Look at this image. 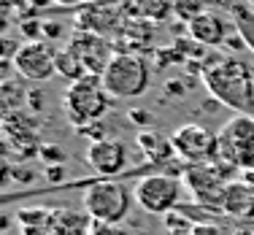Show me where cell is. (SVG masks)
Listing matches in <instances>:
<instances>
[{
	"label": "cell",
	"instance_id": "obj_9",
	"mask_svg": "<svg viewBox=\"0 0 254 235\" xmlns=\"http://www.w3.org/2000/svg\"><path fill=\"white\" fill-rule=\"evenodd\" d=\"M184 184L190 186V192L195 195L197 206L203 211H222L225 203L227 184L219 173L214 171V165H195L184 171Z\"/></svg>",
	"mask_w": 254,
	"mask_h": 235
},
{
	"label": "cell",
	"instance_id": "obj_8",
	"mask_svg": "<svg viewBox=\"0 0 254 235\" xmlns=\"http://www.w3.org/2000/svg\"><path fill=\"white\" fill-rule=\"evenodd\" d=\"M14 68L27 81H46L57 76V49L49 41H27L16 52Z\"/></svg>",
	"mask_w": 254,
	"mask_h": 235
},
{
	"label": "cell",
	"instance_id": "obj_22",
	"mask_svg": "<svg viewBox=\"0 0 254 235\" xmlns=\"http://www.w3.org/2000/svg\"><path fill=\"white\" fill-rule=\"evenodd\" d=\"M127 119L135 122V124H141V127H149V124H152V114L143 111V108H132V111L127 114Z\"/></svg>",
	"mask_w": 254,
	"mask_h": 235
},
{
	"label": "cell",
	"instance_id": "obj_12",
	"mask_svg": "<svg viewBox=\"0 0 254 235\" xmlns=\"http://www.w3.org/2000/svg\"><path fill=\"white\" fill-rule=\"evenodd\" d=\"M190 38L200 46H222L227 41V25L216 11H203L190 22Z\"/></svg>",
	"mask_w": 254,
	"mask_h": 235
},
{
	"label": "cell",
	"instance_id": "obj_10",
	"mask_svg": "<svg viewBox=\"0 0 254 235\" xmlns=\"http://www.w3.org/2000/svg\"><path fill=\"white\" fill-rule=\"evenodd\" d=\"M84 160L89 162V168H92L98 176H117V173L125 171L127 165V149L125 143L119 141V138H100V141H92L87 146V152H84Z\"/></svg>",
	"mask_w": 254,
	"mask_h": 235
},
{
	"label": "cell",
	"instance_id": "obj_24",
	"mask_svg": "<svg viewBox=\"0 0 254 235\" xmlns=\"http://www.w3.org/2000/svg\"><path fill=\"white\" fill-rule=\"evenodd\" d=\"M195 235H230L219 225H195Z\"/></svg>",
	"mask_w": 254,
	"mask_h": 235
},
{
	"label": "cell",
	"instance_id": "obj_15",
	"mask_svg": "<svg viewBox=\"0 0 254 235\" xmlns=\"http://www.w3.org/2000/svg\"><path fill=\"white\" fill-rule=\"evenodd\" d=\"M57 73L70 78V81H78L81 76H87V65H84L81 54H78L70 44L57 52Z\"/></svg>",
	"mask_w": 254,
	"mask_h": 235
},
{
	"label": "cell",
	"instance_id": "obj_2",
	"mask_svg": "<svg viewBox=\"0 0 254 235\" xmlns=\"http://www.w3.org/2000/svg\"><path fill=\"white\" fill-rule=\"evenodd\" d=\"M103 87L111 98L117 100H130V98H141L152 84V70L149 62L141 54L132 52H117L111 54V62L103 70Z\"/></svg>",
	"mask_w": 254,
	"mask_h": 235
},
{
	"label": "cell",
	"instance_id": "obj_20",
	"mask_svg": "<svg viewBox=\"0 0 254 235\" xmlns=\"http://www.w3.org/2000/svg\"><path fill=\"white\" fill-rule=\"evenodd\" d=\"M41 157H44L46 165H65V152L54 143H44L41 146Z\"/></svg>",
	"mask_w": 254,
	"mask_h": 235
},
{
	"label": "cell",
	"instance_id": "obj_17",
	"mask_svg": "<svg viewBox=\"0 0 254 235\" xmlns=\"http://www.w3.org/2000/svg\"><path fill=\"white\" fill-rule=\"evenodd\" d=\"M173 11L190 25L197 14H203V5L197 3V0H173Z\"/></svg>",
	"mask_w": 254,
	"mask_h": 235
},
{
	"label": "cell",
	"instance_id": "obj_1",
	"mask_svg": "<svg viewBox=\"0 0 254 235\" xmlns=\"http://www.w3.org/2000/svg\"><path fill=\"white\" fill-rule=\"evenodd\" d=\"M200 76L211 98L238 114H254V78L252 65L233 54H208L203 57Z\"/></svg>",
	"mask_w": 254,
	"mask_h": 235
},
{
	"label": "cell",
	"instance_id": "obj_30",
	"mask_svg": "<svg viewBox=\"0 0 254 235\" xmlns=\"http://www.w3.org/2000/svg\"><path fill=\"white\" fill-rule=\"evenodd\" d=\"M54 3H60V5H78V3H84V0H54Z\"/></svg>",
	"mask_w": 254,
	"mask_h": 235
},
{
	"label": "cell",
	"instance_id": "obj_18",
	"mask_svg": "<svg viewBox=\"0 0 254 235\" xmlns=\"http://www.w3.org/2000/svg\"><path fill=\"white\" fill-rule=\"evenodd\" d=\"M49 216H52L49 208H22L19 214H16V219H19L22 227H27V225H38V222L49 219Z\"/></svg>",
	"mask_w": 254,
	"mask_h": 235
},
{
	"label": "cell",
	"instance_id": "obj_21",
	"mask_svg": "<svg viewBox=\"0 0 254 235\" xmlns=\"http://www.w3.org/2000/svg\"><path fill=\"white\" fill-rule=\"evenodd\" d=\"M89 235H130V233L119 225H95L92 230H89Z\"/></svg>",
	"mask_w": 254,
	"mask_h": 235
},
{
	"label": "cell",
	"instance_id": "obj_33",
	"mask_svg": "<svg viewBox=\"0 0 254 235\" xmlns=\"http://www.w3.org/2000/svg\"><path fill=\"white\" fill-rule=\"evenodd\" d=\"M252 78H254V65H252Z\"/></svg>",
	"mask_w": 254,
	"mask_h": 235
},
{
	"label": "cell",
	"instance_id": "obj_23",
	"mask_svg": "<svg viewBox=\"0 0 254 235\" xmlns=\"http://www.w3.org/2000/svg\"><path fill=\"white\" fill-rule=\"evenodd\" d=\"M22 49V44H16L14 38H8V35H5L3 38V57L5 59H11V62H14V57H16V52Z\"/></svg>",
	"mask_w": 254,
	"mask_h": 235
},
{
	"label": "cell",
	"instance_id": "obj_11",
	"mask_svg": "<svg viewBox=\"0 0 254 235\" xmlns=\"http://www.w3.org/2000/svg\"><path fill=\"white\" fill-rule=\"evenodd\" d=\"M222 214L233 216L238 222H252L254 219V184L244 181H230L225 192V203H222Z\"/></svg>",
	"mask_w": 254,
	"mask_h": 235
},
{
	"label": "cell",
	"instance_id": "obj_25",
	"mask_svg": "<svg viewBox=\"0 0 254 235\" xmlns=\"http://www.w3.org/2000/svg\"><path fill=\"white\" fill-rule=\"evenodd\" d=\"M44 33H46V38H49V41H54V38L63 35V27H60L57 22H44Z\"/></svg>",
	"mask_w": 254,
	"mask_h": 235
},
{
	"label": "cell",
	"instance_id": "obj_7",
	"mask_svg": "<svg viewBox=\"0 0 254 235\" xmlns=\"http://www.w3.org/2000/svg\"><path fill=\"white\" fill-rule=\"evenodd\" d=\"M173 152L179 160L192 162V165H205L208 160L216 157V135L203 124H181V127L171 135Z\"/></svg>",
	"mask_w": 254,
	"mask_h": 235
},
{
	"label": "cell",
	"instance_id": "obj_32",
	"mask_svg": "<svg viewBox=\"0 0 254 235\" xmlns=\"http://www.w3.org/2000/svg\"><path fill=\"white\" fill-rule=\"evenodd\" d=\"M235 235H254V230H238Z\"/></svg>",
	"mask_w": 254,
	"mask_h": 235
},
{
	"label": "cell",
	"instance_id": "obj_5",
	"mask_svg": "<svg viewBox=\"0 0 254 235\" xmlns=\"http://www.w3.org/2000/svg\"><path fill=\"white\" fill-rule=\"evenodd\" d=\"M214 160L230 162L238 171H254V117L235 114L219 130Z\"/></svg>",
	"mask_w": 254,
	"mask_h": 235
},
{
	"label": "cell",
	"instance_id": "obj_27",
	"mask_svg": "<svg viewBox=\"0 0 254 235\" xmlns=\"http://www.w3.org/2000/svg\"><path fill=\"white\" fill-rule=\"evenodd\" d=\"M63 176H65V165H49V171H46V178H49V181H60Z\"/></svg>",
	"mask_w": 254,
	"mask_h": 235
},
{
	"label": "cell",
	"instance_id": "obj_26",
	"mask_svg": "<svg viewBox=\"0 0 254 235\" xmlns=\"http://www.w3.org/2000/svg\"><path fill=\"white\" fill-rule=\"evenodd\" d=\"M165 92H168V95H176V98H181V95H184L187 89H184V84H181V81H173V78H171V81L165 84Z\"/></svg>",
	"mask_w": 254,
	"mask_h": 235
},
{
	"label": "cell",
	"instance_id": "obj_14",
	"mask_svg": "<svg viewBox=\"0 0 254 235\" xmlns=\"http://www.w3.org/2000/svg\"><path fill=\"white\" fill-rule=\"evenodd\" d=\"M52 219L57 225L60 235H89V230L95 227L87 211H73V208H52Z\"/></svg>",
	"mask_w": 254,
	"mask_h": 235
},
{
	"label": "cell",
	"instance_id": "obj_3",
	"mask_svg": "<svg viewBox=\"0 0 254 235\" xmlns=\"http://www.w3.org/2000/svg\"><path fill=\"white\" fill-rule=\"evenodd\" d=\"M108 98L111 95L103 87V78L95 73H87L78 81L68 84V89L63 92V108L78 130L92 122H100V117L108 111Z\"/></svg>",
	"mask_w": 254,
	"mask_h": 235
},
{
	"label": "cell",
	"instance_id": "obj_28",
	"mask_svg": "<svg viewBox=\"0 0 254 235\" xmlns=\"http://www.w3.org/2000/svg\"><path fill=\"white\" fill-rule=\"evenodd\" d=\"M16 178H19V181H22V178L30 181V178H33V173H30V171H16Z\"/></svg>",
	"mask_w": 254,
	"mask_h": 235
},
{
	"label": "cell",
	"instance_id": "obj_34",
	"mask_svg": "<svg viewBox=\"0 0 254 235\" xmlns=\"http://www.w3.org/2000/svg\"><path fill=\"white\" fill-rule=\"evenodd\" d=\"M249 3H252V5H254V0H249Z\"/></svg>",
	"mask_w": 254,
	"mask_h": 235
},
{
	"label": "cell",
	"instance_id": "obj_19",
	"mask_svg": "<svg viewBox=\"0 0 254 235\" xmlns=\"http://www.w3.org/2000/svg\"><path fill=\"white\" fill-rule=\"evenodd\" d=\"M22 235H60L57 225H54V219L49 216V219L38 222V225H27V227H19Z\"/></svg>",
	"mask_w": 254,
	"mask_h": 235
},
{
	"label": "cell",
	"instance_id": "obj_6",
	"mask_svg": "<svg viewBox=\"0 0 254 235\" xmlns=\"http://www.w3.org/2000/svg\"><path fill=\"white\" fill-rule=\"evenodd\" d=\"M179 197H181V181L176 176L157 173V176H146L135 184V203L152 216L173 214L179 208Z\"/></svg>",
	"mask_w": 254,
	"mask_h": 235
},
{
	"label": "cell",
	"instance_id": "obj_4",
	"mask_svg": "<svg viewBox=\"0 0 254 235\" xmlns=\"http://www.w3.org/2000/svg\"><path fill=\"white\" fill-rule=\"evenodd\" d=\"M81 203L95 225H122L130 214V189L114 178H103L87 184Z\"/></svg>",
	"mask_w": 254,
	"mask_h": 235
},
{
	"label": "cell",
	"instance_id": "obj_16",
	"mask_svg": "<svg viewBox=\"0 0 254 235\" xmlns=\"http://www.w3.org/2000/svg\"><path fill=\"white\" fill-rule=\"evenodd\" d=\"M230 14H233L235 25H238V35L254 52V14H252V8L244 3H230Z\"/></svg>",
	"mask_w": 254,
	"mask_h": 235
},
{
	"label": "cell",
	"instance_id": "obj_13",
	"mask_svg": "<svg viewBox=\"0 0 254 235\" xmlns=\"http://www.w3.org/2000/svg\"><path fill=\"white\" fill-rule=\"evenodd\" d=\"M135 146H138V152L146 157L149 162H168V160L176 157L171 138L160 135V132H154V130H141V132H138V135H135Z\"/></svg>",
	"mask_w": 254,
	"mask_h": 235
},
{
	"label": "cell",
	"instance_id": "obj_31",
	"mask_svg": "<svg viewBox=\"0 0 254 235\" xmlns=\"http://www.w3.org/2000/svg\"><path fill=\"white\" fill-rule=\"evenodd\" d=\"M168 235H195V230H179V233H168Z\"/></svg>",
	"mask_w": 254,
	"mask_h": 235
},
{
	"label": "cell",
	"instance_id": "obj_29",
	"mask_svg": "<svg viewBox=\"0 0 254 235\" xmlns=\"http://www.w3.org/2000/svg\"><path fill=\"white\" fill-rule=\"evenodd\" d=\"M241 178L249 181V184H254V171H244V173H241Z\"/></svg>",
	"mask_w": 254,
	"mask_h": 235
}]
</instances>
